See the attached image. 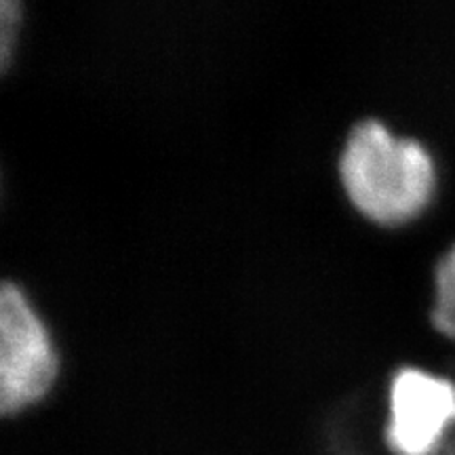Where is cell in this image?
Returning <instances> with one entry per match:
<instances>
[{
  "label": "cell",
  "mask_w": 455,
  "mask_h": 455,
  "mask_svg": "<svg viewBox=\"0 0 455 455\" xmlns=\"http://www.w3.org/2000/svg\"><path fill=\"white\" fill-rule=\"evenodd\" d=\"M338 167L350 203L379 224L415 218L436 190V163L424 141L395 133L378 118L352 124Z\"/></svg>",
  "instance_id": "1"
},
{
  "label": "cell",
  "mask_w": 455,
  "mask_h": 455,
  "mask_svg": "<svg viewBox=\"0 0 455 455\" xmlns=\"http://www.w3.org/2000/svg\"><path fill=\"white\" fill-rule=\"evenodd\" d=\"M51 331L26 289L15 281L0 287V407L17 413L47 395L57 375Z\"/></svg>",
  "instance_id": "2"
},
{
  "label": "cell",
  "mask_w": 455,
  "mask_h": 455,
  "mask_svg": "<svg viewBox=\"0 0 455 455\" xmlns=\"http://www.w3.org/2000/svg\"><path fill=\"white\" fill-rule=\"evenodd\" d=\"M455 426V379L401 365L388 378L386 445L395 455H439Z\"/></svg>",
  "instance_id": "3"
},
{
  "label": "cell",
  "mask_w": 455,
  "mask_h": 455,
  "mask_svg": "<svg viewBox=\"0 0 455 455\" xmlns=\"http://www.w3.org/2000/svg\"><path fill=\"white\" fill-rule=\"evenodd\" d=\"M430 321L441 333L455 338V243L436 261Z\"/></svg>",
  "instance_id": "4"
},
{
  "label": "cell",
  "mask_w": 455,
  "mask_h": 455,
  "mask_svg": "<svg viewBox=\"0 0 455 455\" xmlns=\"http://www.w3.org/2000/svg\"><path fill=\"white\" fill-rule=\"evenodd\" d=\"M17 24H20V3L13 0H3L0 3V55L3 64H9L11 51H13Z\"/></svg>",
  "instance_id": "5"
}]
</instances>
